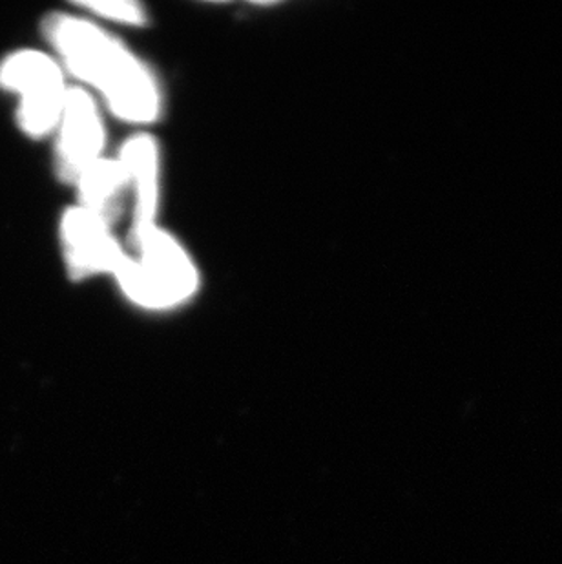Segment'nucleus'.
Wrapping results in <instances>:
<instances>
[{"mask_svg":"<svg viewBox=\"0 0 562 564\" xmlns=\"http://www.w3.org/2000/svg\"><path fill=\"white\" fill-rule=\"evenodd\" d=\"M44 37L64 72L79 80L122 123L150 127L163 113L160 79L136 52L83 13H54Z\"/></svg>","mask_w":562,"mask_h":564,"instance_id":"nucleus-1","label":"nucleus"},{"mask_svg":"<svg viewBox=\"0 0 562 564\" xmlns=\"http://www.w3.org/2000/svg\"><path fill=\"white\" fill-rule=\"evenodd\" d=\"M128 252L114 274L122 296L138 310L166 313L194 300L202 274L191 252L163 225L130 235Z\"/></svg>","mask_w":562,"mask_h":564,"instance_id":"nucleus-2","label":"nucleus"},{"mask_svg":"<svg viewBox=\"0 0 562 564\" xmlns=\"http://www.w3.org/2000/svg\"><path fill=\"white\" fill-rule=\"evenodd\" d=\"M0 86L21 99L17 121L30 138L55 132L69 86L54 55L39 50H19L0 63Z\"/></svg>","mask_w":562,"mask_h":564,"instance_id":"nucleus-3","label":"nucleus"},{"mask_svg":"<svg viewBox=\"0 0 562 564\" xmlns=\"http://www.w3.org/2000/svg\"><path fill=\"white\" fill-rule=\"evenodd\" d=\"M54 133L55 169L61 182L75 185L88 166L107 155V124L101 105L80 86H69Z\"/></svg>","mask_w":562,"mask_h":564,"instance_id":"nucleus-4","label":"nucleus"},{"mask_svg":"<svg viewBox=\"0 0 562 564\" xmlns=\"http://www.w3.org/2000/svg\"><path fill=\"white\" fill-rule=\"evenodd\" d=\"M61 243L72 280L114 276L128 254L114 235L112 225L80 205L64 210Z\"/></svg>","mask_w":562,"mask_h":564,"instance_id":"nucleus-5","label":"nucleus"},{"mask_svg":"<svg viewBox=\"0 0 562 564\" xmlns=\"http://www.w3.org/2000/svg\"><path fill=\"white\" fill-rule=\"evenodd\" d=\"M117 160L121 161L132 199V230L149 229L160 224L161 149L160 141L147 132L133 133L122 143Z\"/></svg>","mask_w":562,"mask_h":564,"instance_id":"nucleus-6","label":"nucleus"},{"mask_svg":"<svg viewBox=\"0 0 562 564\" xmlns=\"http://www.w3.org/2000/svg\"><path fill=\"white\" fill-rule=\"evenodd\" d=\"M74 187L79 192L80 207L90 210L110 225L121 218L130 197L127 174L121 161L110 155H105L88 166L77 177Z\"/></svg>","mask_w":562,"mask_h":564,"instance_id":"nucleus-7","label":"nucleus"},{"mask_svg":"<svg viewBox=\"0 0 562 564\" xmlns=\"http://www.w3.org/2000/svg\"><path fill=\"white\" fill-rule=\"evenodd\" d=\"M77 10L91 21L116 26L141 28L149 24V10L136 0H91L77 2Z\"/></svg>","mask_w":562,"mask_h":564,"instance_id":"nucleus-8","label":"nucleus"}]
</instances>
